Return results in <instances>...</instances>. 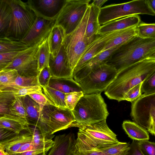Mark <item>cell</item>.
Returning <instances> with one entry per match:
<instances>
[{
    "instance_id": "1",
    "label": "cell",
    "mask_w": 155,
    "mask_h": 155,
    "mask_svg": "<svg viewBox=\"0 0 155 155\" xmlns=\"http://www.w3.org/2000/svg\"><path fill=\"white\" fill-rule=\"evenodd\" d=\"M155 70V62L147 60L140 61L118 72L116 78L104 91L110 99L124 101L127 93L142 83Z\"/></svg>"
},
{
    "instance_id": "2",
    "label": "cell",
    "mask_w": 155,
    "mask_h": 155,
    "mask_svg": "<svg viewBox=\"0 0 155 155\" xmlns=\"http://www.w3.org/2000/svg\"><path fill=\"white\" fill-rule=\"evenodd\" d=\"M155 51V39L135 36L122 45L110 56L107 64L118 72L140 61Z\"/></svg>"
},
{
    "instance_id": "3",
    "label": "cell",
    "mask_w": 155,
    "mask_h": 155,
    "mask_svg": "<svg viewBox=\"0 0 155 155\" xmlns=\"http://www.w3.org/2000/svg\"><path fill=\"white\" fill-rule=\"evenodd\" d=\"M76 123L92 124L106 120L109 114L101 93L84 94L72 111Z\"/></svg>"
},
{
    "instance_id": "4",
    "label": "cell",
    "mask_w": 155,
    "mask_h": 155,
    "mask_svg": "<svg viewBox=\"0 0 155 155\" xmlns=\"http://www.w3.org/2000/svg\"><path fill=\"white\" fill-rule=\"evenodd\" d=\"M90 10L89 5L78 26L72 32L66 35L64 39V48L68 65L73 72L89 45L86 37V30Z\"/></svg>"
},
{
    "instance_id": "5",
    "label": "cell",
    "mask_w": 155,
    "mask_h": 155,
    "mask_svg": "<svg viewBox=\"0 0 155 155\" xmlns=\"http://www.w3.org/2000/svg\"><path fill=\"white\" fill-rule=\"evenodd\" d=\"M154 15L146 0H136L101 7L98 16L100 25H104L112 21L133 15Z\"/></svg>"
},
{
    "instance_id": "6",
    "label": "cell",
    "mask_w": 155,
    "mask_h": 155,
    "mask_svg": "<svg viewBox=\"0 0 155 155\" xmlns=\"http://www.w3.org/2000/svg\"><path fill=\"white\" fill-rule=\"evenodd\" d=\"M12 10V18L8 37L21 41L26 36L37 17L27 2L8 0Z\"/></svg>"
},
{
    "instance_id": "7",
    "label": "cell",
    "mask_w": 155,
    "mask_h": 155,
    "mask_svg": "<svg viewBox=\"0 0 155 155\" xmlns=\"http://www.w3.org/2000/svg\"><path fill=\"white\" fill-rule=\"evenodd\" d=\"M118 73L114 67L104 64L92 70L78 83L84 94L101 93L113 81Z\"/></svg>"
},
{
    "instance_id": "8",
    "label": "cell",
    "mask_w": 155,
    "mask_h": 155,
    "mask_svg": "<svg viewBox=\"0 0 155 155\" xmlns=\"http://www.w3.org/2000/svg\"><path fill=\"white\" fill-rule=\"evenodd\" d=\"M90 1L89 0H66L54 25L61 26L66 35L70 33L81 21Z\"/></svg>"
},
{
    "instance_id": "9",
    "label": "cell",
    "mask_w": 155,
    "mask_h": 155,
    "mask_svg": "<svg viewBox=\"0 0 155 155\" xmlns=\"http://www.w3.org/2000/svg\"><path fill=\"white\" fill-rule=\"evenodd\" d=\"M131 104L132 119L147 131L151 118L155 116V93L142 94Z\"/></svg>"
},
{
    "instance_id": "10",
    "label": "cell",
    "mask_w": 155,
    "mask_h": 155,
    "mask_svg": "<svg viewBox=\"0 0 155 155\" xmlns=\"http://www.w3.org/2000/svg\"><path fill=\"white\" fill-rule=\"evenodd\" d=\"M78 131L98 147L118 143L117 135L108 126L106 120L92 124L78 125Z\"/></svg>"
},
{
    "instance_id": "11",
    "label": "cell",
    "mask_w": 155,
    "mask_h": 155,
    "mask_svg": "<svg viewBox=\"0 0 155 155\" xmlns=\"http://www.w3.org/2000/svg\"><path fill=\"white\" fill-rule=\"evenodd\" d=\"M39 44L30 47L2 70L15 69L21 76L32 77L38 76L37 52Z\"/></svg>"
},
{
    "instance_id": "12",
    "label": "cell",
    "mask_w": 155,
    "mask_h": 155,
    "mask_svg": "<svg viewBox=\"0 0 155 155\" xmlns=\"http://www.w3.org/2000/svg\"><path fill=\"white\" fill-rule=\"evenodd\" d=\"M77 127L73 111L68 108L54 107L50 113L48 126L50 134L53 135L57 131Z\"/></svg>"
},
{
    "instance_id": "13",
    "label": "cell",
    "mask_w": 155,
    "mask_h": 155,
    "mask_svg": "<svg viewBox=\"0 0 155 155\" xmlns=\"http://www.w3.org/2000/svg\"><path fill=\"white\" fill-rule=\"evenodd\" d=\"M66 0H29L27 3L38 17L55 21Z\"/></svg>"
},
{
    "instance_id": "14",
    "label": "cell",
    "mask_w": 155,
    "mask_h": 155,
    "mask_svg": "<svg viewBox=\"0 0 155 155\" xmlns=\"http://www.w3.org/2000/svg\"><path fill=\"white\" fill-rule=\"evenodd\" d=\"M55 21L37 17L26 36L21 41L29 47L39 44L48 37Z\"/></svg>"
},
{
    "instance_id": "15",
    "label": "cell",
    "mask_w": 155,
    "mask_h": 155,
    "mask_svg": "<svg viewBox=\"0 0 155 155\" xmlns=\"http://www.w3.org/2000/svg\"><path fill=\"white\" fill-rule=\"evenodd\" d=\"M49 68L52 77L57 78H73V71L68 65L63 45L55 55L50 54Z\"/></svg>"
},
{
    "instance_id": "16",
    "label": "cell",
    "mask_w": 155,
    "mask_h": 155,
    "mask_svg": "<svg viewBox=\"0 0 155 155\" xmlns=\"http://www.w3.org/2000/svg\"><path fill=\"white\" fill-rule=\"evenodd\" d=\"M121 30L110 32L102 35H98L87 47L75 68L74 72L80 68L93 57L100 53L106 43L117 35Z\"/></svg>"
},
{
    "instance_id": "17",
    "label": "cell",
    "mask_w": 155,
    "mask_h": 155,
    "mask_svg": "<svg viewBox=\"0 0 155 155\" xmlns=\"http://www.w3.org/2000/svg\"><path fill=\"white\" fill-rule=\"evenodd\" d=\"M121 46L110 48L95 56L84 64L78 71L74 72V79L78 83L86 76L92 70L107 64L112 54Z\"/></svg>"
},
{
    "instance_id": "18",
    "label": "cell",
    "mask_w": 155,
    "mask_h": 155,
    "mask_svg": "<svg viewBox=\"0 0 155 155\" xmlns=\"http://www.w3.org/2000/svg\"><path fill=\"white\" fill-rule=\"evenodd\" d=\"M21 97L26 113V120L29 125L37 127L44 133L50 134L44 124L42 115L40 114L38 104L28 95Z\"/></svg>"
},
{
    "instance_id": "19",
    "label": "cell",
    "mask_w": 155,
    "mask_h": 155,
    "mask_svg": "<svg viewBox=\"0 0 155 155\" xmlns=\"http://www.w3.org/2000/svg\"><path fill=\"white\" fill-rule=\"evenodd\" d=\"M73 133L60 134L54 139V143L47 155H73L75 144Z\"/></svg>"
},
{
    "instance_id": "20",
    "label": "cell",
    "mask_w": 155,
    "mask_h": 155,
    "mask_svg": "<svg viewBox=\"0 0 155 155\" xmlns=\"http://www.w3.org/2000/svg\"><path fill=\"white\" fill-rule=\"evenodd\" d=\"M141 22L140 17L138 15L122 18L101 26L97 35H102L113 31L135 27Z\"/></svg>"
},
{
    "instance_id": "21",
    "label": "cell",
    "mask_w": 155,
    "mask_h": 155,
    "mask_svg": "<svg viewBox=\"0 0 155 155\" xmlns=\"http://www.w3.org/2000/svg\"><path fill=\"white\" fill-rule=\"evenodd\" d=\"M27 129L32 134V142L35 150H42L48 153L54 144L52 139L54 135L44 133L33 125H29Z\"/></svg>"
},
{
    "instance_id": "22",
    "label": "cell",
    "mask_w": 155,
    "mask_h": 155,
    "mask_svg": "<svg viewBox=\"0 0 155 155\" xmlns=\"http://www.w3.org/2000/svg\"><path fill=\"white\" fill-rule=\"evenodd\" d=\"M31 133L27 129L15 136L0 142L5 151L10 155L16 153L21 147L25 143L32 141Z\"/></svg>"
},
{
    "instance_id": "23",
    "label": "cell",
    "mask_w": 155,
    "mask_h": 155,
    "mask_svg": "<svg viewBox=\"0 0 155 155\" xmlns=\"http://www.w3.org/2000/svg\"><path fill=\"white\" fill-rule=\"evenodd\" d=\"M90 12L86 30V37L89 45L99 35L97 33L101 27L98 21L100 8L92 3L90 4Z\"/></svg>"
},
{
    "instance_id": "24",
    "label": "cell",
    "mask_w": 155,
    "mask_h": 155,
    "mask_svg": "<svg viewBox=\"0 0 155 155\" xmlns=\"http://www.w3.org/2000/svg\"><path fill=\"white\" fill-rule=\"evenodd\" d=\"M12 18V10L8 0H0V37H8Z\"/></svg>"
},
{
    "instance_id": "25",
    "label": "cell",
    "mask_w": 155,
    "mask_h": 155,
    "mask_svg": "<svg viewBox=\"0 0 155 155\" xmlns=\"http://www.w3.org/2000/svg\"><path fill=\"white\" fill-rule=\"evenodd\" d=\"M66 34L60 26L54 25L47 37L48 45L51 55L54 56L63 45Z\"/></svg>"
},
{
    "instance_id": "26",
    "label": "cell",
    "mask_w": 155,
    "mask_h": 155,
    "mask_svg": "<svg viewBox=\"0 0 155 155\" xmlns=\"http://www.w3.org/2000/svg\"><path fill=\"white\" fill-rule=\"evenodd\" d=\"M29 125L26 119L11 114L0 117V128L10 129L18 134L26 129Z\"/></svg>"
},
{
    "instance_id": "27",
    "label": "cell",
    "mask_w": 155,
    "mask_h": 155,
    "mask_svg": "<svg viewBox=\"0 0 155 155\" xmlns=\"http://www.w3.org/2000/svg\"><path fill=\"white\" fill-rule=\"evenodd\" d=\"M48 86L65 94L82 91L78 83L72 78H57L52 76Z\"/></svg>"
},
{
    "instance_id": "28",
    "label": "cell",
    "mask_w": 155,
    "mask_h": 155,
    "mask_svg": "<svg viewBox=\"0 0 155 155\" xmlns=\"http://www.w3.org/2000/svg\"><path fill=\"white\" fill-rule=\"evenodd\" d=\"M122 125L128 136L133 140L140 141L149 140V136L147 130L135 122L125 120Z\"/></svg>"
},
{
    "instance_id": "29",
    "label": "cell",
    "mask_w": 155,
    "mask_h": 155,
    "mask_svg": "<svg viewBox=\"0 0 155 155\" xmlns=\"http://www.w3.org/2000/svg\"><path fill=\"white\" fill-rule=\"evenodd\" d=\"M136 27L121 30L106 43L100 53L115 46H121L134 37L136 35Z\"/></svg>"
},
{
    "instance_id": "30",
    "label": "cell",
    "mask_w": 155,
    "mask_h": 155,
    "mask_svg": "<svg viewBox=\"0 0 155 155\" xmlns=\"http://www.w3.org/2000/svg\"><path fill=\"white\" fill-rule=\"evenodd\" d=\"M43 90L40 85L21 87L13 85L6 84L0 86V92H10L15 96L22 97L40 92Z\"/></svg>"
},
{
    "instance_id": "31",
    "label": "cell",
    "mask_w": 155,
    "mask_h": 155,
    "mask_svg": "<svg viewBox=\"0 0 155 155\" xmlns=\"http://www.w3.org/2000/svg\"><path fill=\"white\" fill-rule=\"evenodd\" d=\"M29 47L20 40L9 37H0V53L22 51Z\"/></svg>"
},
{
    "instance_id": "32",
    "label": "cell",
    "mask_w": 155,
    "mask_h": 155,
    "mask_svg": "<svg viewBox=\"0 0 155 155\" xmlns=\"http://www.w3.org/2000/svg\"><path fill=\"white\" fill-rule=\"evenodd\" d=\"M42 87L46 97L54 106L58 107H67L65 102V93L48 86Z\"/></svg>"
},
{
    "instance_id": "33",
    "label": "cell",
    "mask_w": 155,
    "mask_h": 155,
    "mask_svg": "<svg viewBox=\"0 0 155 155\" xmlns=\"http://www.w3.org/2000/svg\"><path fill=\"white\" fill-rule=\"evenodd\" d=\"M50 54L47 38L38 46L37 59L39 72L46 67H49Z\"/></svg>"
},
{
    "instance_id": "34",
    "label": "cell",
    "mask_w": 155,
    "mask_h": 155,
    "mask_svg": "<svg viewBox=\"0 0 155 155\" xmlns=\"http://www.w3.org/2000/svg\"><path fill=\"white\" fill-rule=\"evenodd\" d=\"M129 143L121 142L101 147L97 149L105 155H127L130 149Z\"/></svg>"
},
{
    "instance_id": "35",
    "label": "cell",
    "mask_w": 155,
    "mask_h": 155,
    "mask_svg": "<svg viewBox=\"0 0 155 155\" xmlns=\"http://www.w3.org/2000/svg\"><path fill=\"white\" fill-rule=\"evenodd\" d=\"M136 36L142 38L155 39V23H146L141 21L136 28Z\"/></svg>"
},
{
    "instance_id": "36",
    "label": "cell",
    "mask_w": 155,
    "mask_h": 155,
    "mask_svg": "<svg viewBox=\"0 0 155 155\" xmlns=\"http://www.w3.org/2000/svg\"><path fill=\"white\" fill-rule=\"evenodd\" d=\"M9 114L26 120V113L21 97L15 96L9 104Z\"/></svg>"
},
{
    "instance_id": "37",
    "label": "cell",
    "mask_w": 155,
    "mask_h": 155,
    "mask_svg": "<svg viewBox=\"0 0 155 155\" xmlns=\"http://www.w3.org/2000/svg\"><path fill=\"white\" fill-rule=\"evenodd\" d=\"M14 97L15 96L11 92H0V116L10 113L9 106Z\"/></svg>"
},
{
    "instance_id": "38",
    "label": "cell",
    "mask_w": 155,
    "mask_h": 155,
    "mask_svg": "<svg viewBox=\"0 0 155 155\" xmlns=\"http://www.w3.org/2000/svg\"><path fill=\"white\" fill-rule=\"evenodd\" d=\"M25 50L0 53V71L11 63L22 54Z\"/></svg>"
},
{
    "instance_id": "39",
    "label": "cell",
    "mask_w": 155,
    "mask_h": 155,
    "mask_svg": "<svg viewBox=\"0 0 155 155\" xmlns=\"http://www.w3.org/2000/svg\"><path fill=\"white\" fill-rule=\"evenodd\" d=\"M84 95V94L82 91L65 94L64 100L67 108L73 111Z\"/></svg>"
},
{
    "instance_id": "40",
    "label": "cell",
    "mask_w": 155,
    "mask_h": 155,
    "mask_svg": "<svg viewBox=\"0 0 155 155\" xmlns=\"http://www.w3.org/2000/svg\"><path fill=\"white\" fill-rule=\"evenodd\" d=\"M6 84L13 85L21 87L39 85L38 80V76L28 77L21 76L19 74L13 82Z\"/></svg>"
},
{
    "instance_id": "41",
    "label": "cell",
    "mask_w": 155,
    "mask_h": 155,
    "mask_svg": "<svg viewBox=\"0 0 155 155\" xmlns=\"http://www.w3.org/2000/svg\"><path fill=\"white\" fill-rule=\"evenodd\" d=\"M141 90L143 94L155 93V70L142 83Z\"/></svg>"
},
{
    "instance_id": "42",
    "label": "cell",
    "mask_w": 155,
    "mask_h": 155,
    "mask_svg": "<svg viewBox=\"0 0 155 155\" xmlns=\"http://www.w3.org/2000/svg\"><path fill=\"white\" fill-rule=\"evenodd\" d=\"M18 74L15 69L0 71V85L13 82Z\"/></svg>"
},
{
    "instance_id": "43",
    "label": "cell",
    "mask_w": 155,
    "mask_h": 155,
    "mask_svg": "<svg viewBox=\"0 0 155 155\" xmlns=\"http://www.w3.org/2000/svg\"><path fill=\"white\" fill-rule=\"evenodd\" d=\"M139 148L143 155H155V143L148 140L138 141Z\"/></svg>"
},
{
    "instance_id": "44",
    "label": "cell",
    "mask_w": 155,
    "mask_h": 155,
    "mask_svg": "<svg viewBox=\"0 0 155 155\" xmlns=\"http://www.w3.org/2000/svg\"><path fill=\"white\" fill-rule=\"evenodd\" d=\"M42 91L28 95L39 105L40 114L45 106L48 105L54 106L48 100L44 94L42 93Z\"/></svg>"
},
{
    "instance_id": "45",
    "label": "cell",
    "mask_w": 155,
    "mask_h": 155,
    "mask_svg": "<svg viewBox=\"0 0 155 155\" xmlns=\"http://www.w3.org/2000/svg\"><path fill=\"white\" fill-rule=\"evenodd\" d=\"M141 84L140 83L130 89L125 95L124 101L132 103L140 97L142 94Z\"/></svg>"
},
{
    "instance_id": "46",
    "label": "cell",
    "mask_w": 155,
    "mask_h": 155,
    "mask_svg": "<svg viewBox=\"0 0 155 155\" xmlns=\"http://www.w3.org/2000/svg\"><path fill=\"white\" fill-rule=\"evenodd\" d=\"M52 77L49 67H46L40 71L38 75L39 85L41 87L48 86L50 79Z\"/></svg>"
},
{
    "instance_id": "47",
    "label": "cell",
    "mask_w": 155,
    "mask_h": 155,
    "mask_svg": "<svg viewBox=\"0 0 155 155\" xmlns=\"http://www.w3.org/2000/svg\"><path fill=\"white\" fill-rule=\"evenodd\" d=\"M18 134L10 129L0 128V142L7 140Z\"/></svg>"
},
{
    "instance_id": "48",
    "label": "cell",
    "mask_w": 155,
    "mask_h": 155,
    "mask_svg": "<svg viewBox=\"0 0 155 155\" xmlns=\"http://www.w3.org/2000/svg\"><path fill=\"white\" fill-rule=\"evenodd\" d=\"M73 155H105L96 148L83 150H76L74 149Z\"/></svg>"
},
{
    "instance_id": "49",
    "label": "cell",
    "mask_w": 155,
    "mask_h": 155,
    "mask_svg": "<svg viewBox=\"0 0 155 155\" xmlns=\"http://www.w3.org/2000/svg\"><path fill=\"white\" fill-rule=\"evenodd\" d=\"M127 155H143L139 148L138 141L133 140Z\"/></svg>"
},
{
    "instance_id": "50",
    "label": "cell",
    "mask_w": 155,
    "mask_h": 155,
    "mask_svg": "<svg viewBox=\"0 0 155 155\" xmlns=\"http://www.w3.org/2000/svg\"><path fill=\"white\" fill-rule=\"evenodd\" d=\"M35 150L32 141L26 143L22 145L16 153H22Z\"/></svg>"
},
{
    "instance_id": "51",
    "label": "cell",
    "mask_w": 155,
    "mask_h": 155,
    "mask_svg": "<svg viewBox=\"0 0 155 155\" xmlns=\"http://www.w3.org/2000/svg\"><path fill=\"white\" fill-rule=\"evenodd\" d=\"M47 153L40 150H35L22 153H16L13 155H47Z\"/></svg>"
},
{
    "instance_id": "52",
    "label": "cell",
    "mask_w": 155,
    "mask_h": 155,
    "mask_svg": "<svg viewBox=\"0 0 155 155\" xmlns=\"http://www.w3.org/2000/svg\"><path fill=\"white\" fill-rule=\"evenodd\" d=\"M147 131L155 136V116L151 118L149 128Z\"/></svg>"
},
{
    "instance_id": "53",
    "label": "cell",
    "mask_w": 155,
    "mask_h": 155,
    "mask_svg": "<svg viewBox=\"0 0 155 155\" xmlns=\"http://www.w3.org/2000/svg\"><path fill=\"white\" fill-rule=\"evenodd\" d=\"M146 2L155 15V0H146Z\"/></svg>"
},
{
    "instance_id": "54",
    "label": "cell",
    "mask_w": 155,
    "mask_h": 155,
    "mask_svg": "<svg viewBox=\"0 0 155 155\" xmlns=\"http://www.w3.org/2000/svg\"><path fill=\"white\" fill-rule=\"evenodd\" d=\"M107 1V0H93L92 3L97 7L101 8L102 5Z\"/></svg>"
},
{
    "instance_id": "55",
    "label": "cell",
    "mask_w": 155,
    "mask_h": 155,
    "mask_svg": "<svg viewBox=\"0 0 155 155\" xmlns=\"http://www.w3.org/2000/svg\"><path fill=\"white\" fill-rule=\"evenodd\" d=\"M145 60L155 62V51L147 57Z\"/></svg>"
},
{
    "instance_id": "56",
    "label": "cell",
    "mask_w": 155,
    "mask_h": 155,
    "mask_svg": "<svg viewBox=\"0 0 155 155\" xmlns=\"http://www.w3.org/2000/svg\"><path fill=\"white\" fill-rule=\"evenodd\" d=\"M8 153L5 151L3 147L0 145V155H7Z\"/></svg>"
},
{
    "instance_id": "57",
    "label": "cell",
    "mask_w": 155,
    "mask_h": 155,
    "mask_svg": "<svg viewBox=\"0 0 155 155\" xmlns=\"http://www.w3.org/2000/svg\"><path fill=\"white\" fill-rule=\"evenodd\" d=\"M7 155H9V154H8Z\"/></svg>"
}]
</instances>
